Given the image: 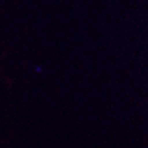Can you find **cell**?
Listing matches in <instances>:
<instances>
[{
  "label": "cell",
  "instance_id": "cell-1",
  "mask_svg": "<svg viewBox=\"0 0 148 148\" xmlns=\"http://www.w3.org/2000/svg\"><path fill=\"white\" fill-rule=\"evenodd\" d=\"M36 71H37V72H41V68L37 67V68H36Z\"/></svg>",
  "mask_w": 148,
  "mask_h": 148
}]
</instances>
